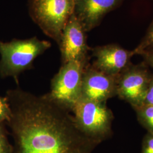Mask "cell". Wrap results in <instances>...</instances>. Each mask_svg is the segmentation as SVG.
<instances>
[{"mask_svg": "<svg viewBox=\"0 0 153 153\" xmlns=\"http://www.w3.org/2000/svg\"><path fill=\"white\" fill-rule=\"evenodd\" d=\"M11 115L6 122L13 153H92L99 143L81 131L71 112L44 94L19 88L6 91Z\"/></svg>", "mask_w": 153, "mask_h": 153, "instance_id": "6da1fadb", "label": "cell"}, {"mask_svg": "<svg viewBox=\"0 0 153 153\" xmlns=\"http://www.w3.org/2000/svg\"><path fill=\"white\" fill-rule=\"evenodd\" d=\"M51 47L48 41L36 37L4 43L0 41V76L13 77L18 84V76L25 71L33 68V62Z\"/></svg>", "mask_w": 153, "mask_h": 153, "instance_id": "7a4b0ae2", "label": "cell"}, {"mask_svg": "<svg viewBox=\"0 0 153 153\" xmlns=\"http://www.w3.org/2000/svg\"><path fill=\"white\" fill-rule=\"evenodd\" d=\"M71 112L78 129L89 138L100 144L112 136L114 115L107 102L81 98Z\"/></svg>", "mask_w": 153, "mask_h": 153, "instance_id": "3957f363", "label": "cell"}, {"mask_svg": "<svg viewBox=\"0 0 153 153\" xmlns=\"http://www.w3.org/2000/svg\"><path fill=\"white\" fill-rule=\"evenodd\" d=\"M89 61L73 60L62 64L51 80L47 96L62 107L72 112L81 98L82 79Z\"/></svg>", "mask_w": 153, "mask_h": 153, "instance_id": "277c9868", "label": "cell"}, {"mask_svg": "<svg viewBox=\"0 0 153 153\" xmlns=\"http://www.w3.org/2000/svg\"><path fill=\"white\" fill-rule=\"evenodd\" d=\"M29 10L43 32L59 44L63 29L74 14V0H31Z\"/></svg>", "mask_w": 153, "mask_h": 153, "instance_id": "5b68a950", "label": "cell"}, {"mask_svg": "<svg viewBox=\"0 0 153 153\" xmlns=\"http://www.w3.org/2000/svg\"><path fill=\"white\" fill-rule=\"evenodd\" d=\"M143 61L131 63L117 76L116 96L133 108L143 104L152 71Z\"/></svg>", "mask_w": 153, "mask_h": 153, "instance_id": "8992f818", "label": "cell"}, {"mask_svg": "<svg viewBox=\"0 0 153 153\" xmlns=\"http://www.w3.org/2000/svg\"><path fill=\"white\" fill-rule=\"evenodd\" d=\"M86 33L73 14L64 28L58 44L62 64L73 60L89 61L88 51L91 48L87 43Z\"/></svg>", "mask_w": 153, "mask_h": 153, "instance_id": "52a82bcc", "label": "cell"}, {"mask_svg": "<svg viewBox=\"0 0 153 153\" xmlns=\"http://www.w3.org/2000/svg\"><path fill=\"white\" fill-rule=\"evenodd\" d=\"M117 76L104 73L89 63L83 75L81 98L107 102L116 96Z\"/></svg>", "mask_w": 153, "mask_h": 153, "instance_id": "ba28073f", "label": "cell"}, {"mask_svg": "<svg viewBox=\"0 0 153 153\" xmlns=\"http://www.w3.org/2000/svg\"><path fill=\"white\" fill-rule=\"evenodd\" d=\"M91 51L95 58L91 65L99 71L114 76H117L131 63L134 56L132 51L117 44L97 46Z\"/></svg>", "mask_w": 153, "mask_h": 153, "instance_id": "9c48e42d", "label": "cell"}, {"mask_svg": "<svg viewBox=\"0 0 153 153\" xmlns=\"http://www.w3.org/2000/svg\"><path fill=\"white\" fill-rule=\"evenodd\" d=\"M124 0H74V14L86 32L92 30L104 16L119 7Z\"/></svg>", "mask_w": 153, "mask_h": 153, "instance_id": "30bf717a", "label": "cell"}, {"mask_svg": "<svg viewBox=\"0 0 153 153\" xmlns=\"http://www.w3.org/2000/svg\"><path fill=\"white\" fill-rule=\"evenodd\" d=\"M133 109L139 123L148 133L153 134V105L143 104Z\"/></svg>", "mask_w": 153, "mask_h": 153, "instance_id": "8fae6325", "label": "cell"}, {"mask_svg": "<svg viewBox=\"0 0 153 153\" xmlns=\"http://www.w3.org/2000/svg\"><path fill=\"white\" fill-rule=\"evenodd\" d=\"M153 48V21L148 28L147 33L137 47L132 50L133 55H138L142 51Z\"/></svg>", "mask_w": 153, "mask_h": 153, "instance_id": "7c38bea8", "label": "cell"}, {"mask_svg": "<svg viewBox=\"0 0 153 153\" xmlns=\"http://www.w3.org/2000/svg\"><path fill=\"white\" fill-rule=\"evenodd\" d=\"M0 153H13V145L9 141L4 123H0Z\"/></svg>", "mask_w": 153, "mask_h": 153, "instance_id": "4fadbf2b", "label": "cell"}, {"mask_svg": "<svg viewBox=\"0 0 153 153\" xmlns=\"http://www.w3.org/2000/svg\"><path fill=\"white\" fill-rule=\"evenodd\" d=\"M11 115L10 104L6 97H0V123L9 120Z\"/></svg>", "mask_w": 153, "mask_h": 153, "instance_id": "5bb4252c", "label": "cell"}, {"mask_svg": "<svg viewBox=\"0 0 153 153\" xmlns=\"http://www.w3.org/2000/svg\"><path fill=\"white\" fill-rule=\"evenodd\" d=\"M140 153H153V134L147 133L143 138Z\"/></svg>", "mask_w": 153, "mask_h": 153, "instance_id": "9a60e30c", "label": "cell"}, {"mask_svg": "<svg viewBox=\"0 0 153 153\" xmlns=\"http://www.w3.org/2000/svg\"><path fill=\"white\" fill-rule=\"evenodd\" d=\"M143 104L153 105V71L152 73Z\"/></svg>", "mask_w": 153, "mask_h": 153, "instance_id": "2e32d148", "label": "cell"}, {"mask_svg": "<svg viewBox=\"0 0 153 153\" xmlns=\"http://www.w3.org/2000/svg\"><path fill=\"white\" fill-rule=\"evenodd\" d=\"M138 55L141 56L143 59V61L150 68L153 69V48L146 49Z\"/></svg>", "mask_w": 153, "mask_h": 153, "instance_id": "e0dca14e", "label": "cell"}]
</instances>
